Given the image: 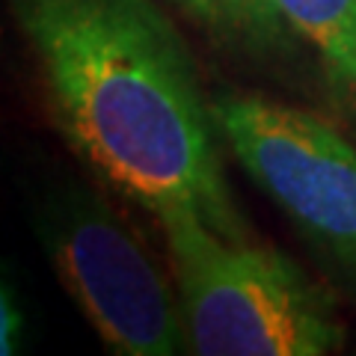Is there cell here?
Wrapping results in <instances>:
<instances>
[{"label":"cell","mask_w":356,"mask_h":356,"mask_svg":"<svg viewBox=\"0 0 356 356\" xmlns=\"http://www.w3.org/2000/svg\"><path fill=\"white\" fill-rule=\"evenodd\" d=\"M44 110L98 184L154 220L191 211L247 241L193 54L158 0H3Z\"/></svg>","instance_id":"obj_1"},{"label":"cell","mask_w":356,"mask_h":356,"mask_svg":"<svg viewBox=\"0 0 356 356\" xmlns=\"http://www.w3.org/2000/svg\"><path fill=\"white\" fill-rule=\"evenodd\" d=\"M187 348L199 356H327L344 327L327 288L280 250L217 235L191 211L154 217Z\"/></svg>","instance_id":"obj_2"},{"label":"cell","mask_w":356,"mask_h":356,"mask_svg":"<svg viewBox=\"0 0 356 356\" xmlns=\"http://www.w3.org/2000/svg\"><path fill=\"white\" fill-rule=\"evenodd\" d=\"M33 235L110 353H191L175 282L102 191L77 178L51 181L33 202Z\"/></svg>","instance_id":"obj_3"},{"label":"cell","mask_w":356,"mask_h":356,"mask_svg":"<svg viewBox=\"0 0 356 356\" xmlns=\"http://www.w3.org/2000/svg\"><path fill=\"white\" fill-rule=\"evenodd\" d=\"M220 143L312 247L356 276V149L321 116L259 92L208 98Z\"/></svg>","instance_id":"obj_4"},{"label":"cell","mask_w":356,"mask_h":356,"mask_svg":"<svg viewBox=\"0 0 356 356\" xmlns=\"http://www.w3.org/2000/svg\"><path fill=\"white\" fill-rule=\"evenodd\" d=\"M232 60L285 69L303 60V42L285 24L273 0H163Z\"/></svg>","instance_id":"obj_5"},{"label":"cell","mask_w":356,"mask_h":356,"mask_svg":"<svg viewBox=\"0 0 356 356\" xmlns=\"http://www.w3.org/2000/svg\"><path fill=\"white\" fill-rule=\"evenodd\" d=\"M273 6L315 54L330 86L356 107V0H273Z\"/></svg>","instance_id":"obj_6"},{"label":"cell","mask_w":356,"mask_h":356,"mask_svg":"<svg viewBox=\"0 0 356 356\" xmlns=\"http://www.w3.org/2000/svg\"><path fill=\"white\" fill-rule=\"evenodd\" d=\"M24 344V309L9 276L0 267V356H13Z\"/></svg>","instance_id":"obj_7"}]
</instances>
